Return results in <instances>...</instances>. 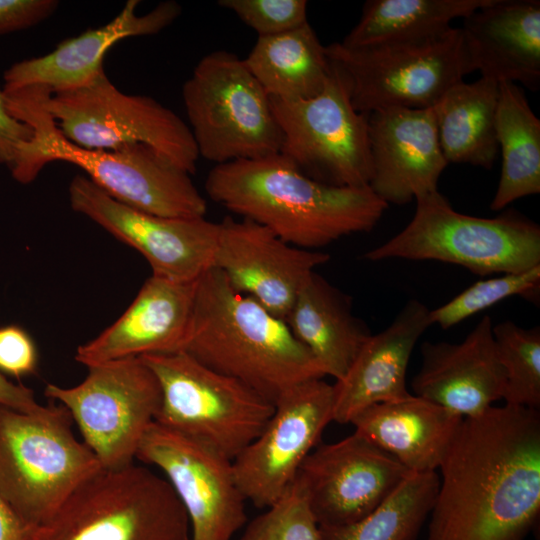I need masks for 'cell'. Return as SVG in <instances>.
I'll return each instance as SVG.
<instances>
[{
	"label": "cell",
	"mask_w": 540,
	"mask_h": 540,
	"mask_svg": "<svg viewBox=\"0 0 540 540\" xmlns=\"http://www.w3.org/2000/svg\"><path fill=\"white\" fill-rule=\"evenodd\" d=\"M333 385L310 379L284 391L261 433L232 461L237 485L257 508L276 503L333 421Z\"/></svg>",
	"instance_id": "cell-14"
},
{
	"label": "cell",
	"mask_w": 540,
	"mask_h": 540,
	"mask_svg": "<svg viewBox=\"0 0 540 540\" xmlns=\"http://www.w3.org/2000/svg\"><path fill=\"white\" fill-rule=\"evenodd\" d=\"M341 72L354 109L430 108L470 73L460 28L435 35L348 48L326 46Z\"/></svg>",
	"instance_id": "cell-8"
},
{
	"label": "cell",
	"mask_w": 540,
	"mask_h": 540,
	"mask_svg": "<svg viewBox=\"0 0 540 540\" xmlns=\"http://www.w3.org/2000/svg\"><path fill=\"white\" fill-rule=\"evenodd\" d=\"M205 189L212 201L240 218L307 250L372 230L388 207L368 186L318 182L279 153L214 165Z\"/></svg>",
	"instance_id": "cell-2"
},
{
	"label": "cell",
	"mask_w": 540,
	"mask_h": 540,
	"mask_svg": "<svg viewBox=\"0 0 540 540\" xmlns=\"http://www.w3.org/2000/svg\"><path fill=\"white\" fill-rule=\"evenodd\" d=\"M428 540H524L540 513V413L464 417L439 467Z\"/></svg>",
	"instance_id": "cell-1"
},
{
	"label": "cell",
	"mask_w": 540,
	"mask_h": 540,
	"mask_svg": "<svg viewBox=\"0 0 540 540\" xmlns=\"http://www.w3.org/2000/svg\"><path fill=\"white\" fill-rule=\"evenodd\" d=\"M190 524L170 483L134 463L100 469L26 540H190Z\"/></svg>",
	"instance_id": "cell-6"
},
{
	"label": "cell",
	"mask_w": 540,
	"mask_h": 540,
	"mask_svg": "<svg viewBox=\"0 0 540 540\" xmlns=\"http://www.w3.org/2000/svg\"><path fill=\"white\" fill-rule=\"evenodd\" d=\"M243 61L270 98L285 101L319 94L332 70L326 46L308 22L281 34L258 37Z\"/></svg>",
	"instance_id": "cell-27"
},
{
	"label": "cell",
	"mask_w": 540,
	"mask_h": 540,
	"mask_svg": "<svg viewBox=\"0 0 540 540\" xmlns=\"http://www.w3.org/2000/svg\"><path fill=\"white\" fill-rule=\"evenodd\" d=\"M58 6L55 0H0V36L39 24Z\"/></svg>",
	"instance_id": "cell-37"
},
{
	"label": "cell",
	"mask_w": 540,
	"mask_h": 540,
	"mask_svg": "<svg viewBox=\"0 0 540 540\" xmlns=\"http://www.w3.org/2000/svg\"><path fill=\"white\" fill-rule=\"evenodd\" d=\"M0 405L24 413H37L45 405L37 402L33 390L9 381L0 371Z\"/></svg>",
	"instance_id": "cell-39"
},
{
	"label": "cell",
	"mask_w": 540,
	"mask_h": 540,
	"mask_svg": "<svg viewBox=\"0 0 540 540\" xmlns=\"http://www.w3.org/2000/svg\"><path fill=\"white\" fill-rule=\"evenodd\" d=\"M181 351L273 403L294 385L325 376L285 320L234 290L214 267L197 280Z\"/></svg>",
	"instance_id": "cell-3"
},
{
	"label": "cell",
	"mask_w": 540,
	"mask_h": 540,
	"mask_svg": "<svg viewBox=\"0 0 540 540\" xmlns=\"http://www.w3.org/2000/svg\"><path fill=\"white\" fill-rule=\"evenodd\" d=\"M429 312L411 299L385 329L371 334L345 375L333 384V421L348 424L372 405L411 395L406 373L417 341L432 325Z\"/></svg>",
	"instance_id": "cell-23"
},
{
	"label": "cell",
	"mask_w": 540,
	"mask_h": 540,
	"mask_svg": "<svg viewBox=\"0 0 540 540\" xmlns=\"http://www.w3.org/2000/svg\"><path fill=\"white\" fill-rule=\"evenodd\" d=\"M240 540H324L295 479L285 494L266 511L250 521Z\"/></svg>",
	"instance_id": "cell-34"
},
{
	"label": "cell",
	"mask_w": 540,
	"mask_h": 540,
	"mask_svg": "<svg viewBox=\"0 0 540 540\" xmlns=\"http://www.w3.org/2000/svg\"><path fill=\"white\" fill-rule=\"evenodd\" d=\"M369 188L389 204L404 205L438 190L448 165L440 148L434 107L389 108L368 114Z\"/></svg>",
	"instance_id": "cell-19"
},
{
	"label": "cell",
	"mask_w": 540,
	"mask_h": 540,
	"mask_svg": "<svg viewBox=\"0 0 540 540\" xmlns=\"http://www.w3.org/2000/svg\"><path fill=\"white\" fill-rule=\"evenodd\" d=\"M463 417L424 398L372 405L350 422L356 433L393 455L411 472L439 469Z\"/></svg>",
	"instance_id": "cell-25"
},
{
	"label": "cell",
	"mask_w": 540,
	"mask_h": 540,
	"mask_svg": "<svg viewBox=\"0 0 540 540\" xmlns=\"http://www.w3.org/2000/svg\"><path fill=\"white\" fill-rule=\"evenodd\" d=\"M399 460L366 437L353 434L319 443L296 476L319 527L361 520L411 474Z\"/></svg>",
	"instance_id": "cell-17"
},
{
	"label": "cell",
	"mask_w": 540,
	"mask_h": 540,
	"mask_svg": "<svg viewBox=\"0 0 540 540\" xmlns=\"http://www.w3.org/2000/svg\"><path fill=\"white\" fill-rule=\"evenodd\" d=\"M30 528L0 495V540H26Z\"/></svg>",
	"instance_id": "cell-40"
},
{
	"label": "cell",
	"mask_w": 540,
	"mask_h": 540,
	"mask_svg": "<svg viewBox=\"0 0 540 540\" xmlns=\"http://www.w3.org/2000/svg\"><path fill=\"white\" fill-rule=\"evenodd\" d=\"M218 3L256 31L258 37L281 34L308 22L305 0H220Z\"/></svg>",
	"instance_id": "cell-35"
},
{
	"label": "cell",
	"mask_w": 540,
	"mask_h": 540,
	"mask_svg": "<svg viewBox=\"0 0 540 540\" xmlns=\"http://www.w3.org/2000/svg\"><path fill=\"white\" fill-rule=\"evenodd\" d=\"M37 350L30 336L20 327L0 328V371L14 377L35 372Z\"/></svg>",
	"instance_id": "cell-36"
},
{
	"label": "cell",
	"mask_w": 540,
	"mask_h": 540,
	"mask_svg": "<svg viewBox=\"0 0 540 540\" xmlns=\"http://www.w3.org/2000/svg\"><path fill=\"white\" fill-rule=\"evenodd\" d=\"M32 137V127L10 112L3 86L0 85V164L10 170L20 145L29 142Z\"/></svg>",
	"instance_id": "cell-38"
},
{
	"label": "cell",
	"mask_w": 540,
	"mask_h": 540,
	"mask_svg": "<svg viewBox=\"0 0 540 540\" xmlns=\"http://www.w3.org/2000/svg\"><path fill=\"white\" fill-rule=\"evenodd\" d=\"M161 388L155 422L233 461L263 430L274 403L180 351L141 356Z\"/></svg>",
	"instance_id": "cell-9"
},
{
	"label": "cell",
	"mask_w": 540,
	"mask_h": 540,
	"mask_svg": "<svg viewBox=\"0 0 540 540\" xmlns=\"http://www.w3.org/2000/svg\"><path fill=\"white\" fill-rule=\"evenodd\" d=\"M139 3L128 0L108 23L64 40L46 55L14 63L4 72L3 90L42 87L54 93L86 86L104 72V58L117 42L157 34L181 14L175 1L161 2L145 14H138Z\"/></svg>",
	"instance_id": "cell-20"
},
{
	"label": "cell",
	"mask_w": 540,
	"mask_h": 540,
	"mask_svg": "<svg viewBox=\"0 0 540 540\" xmlns=\"http://www.w3.org/2000/svg\"><path fill=\"white\" fill-rule=\"evenodd\" d=\"M436 471L412 472L398 488L359 521L321 528L324 540H415L438 491Z\"/></svg>",
	"instance_id": "cell-31"
},
{
	"label": "cell",
	"mask_w": 540,
	"mask_h": 540,
	"mask_svg": "<svg viewBox=\"0 0 540 540\" xmlns=\"http://www.w3.org/2000/svg\"><path fill=\"white\" fill-rule=\"evenodd\" d=\"M87 368V376L78 385L65 388L49 383L44 394L69 411L102 469L129 466L159 411L158 379L141 357Z\"/></svg>",
	"instance_id": "cell-12"
},
{
	"label": "cell",
	"mask_w": 540,
	"mask_h": 540,
	"mask_svg": "<svg viewBox=\"0 0 540 540\" xmlns=\"http://www.w3.org/2000/svg\"><path fill=\"white\" fill-rule=\"evenodd\" d=\"M484 316L459 343L424 342L421 366L411 382L413 395L460 415H479L503 398L505 371Z\"/></svg>",
	"instance_id": "cell-21"
},
{
	"label": "cell",
	"mask_w": 540,
	"mask_h": 540,
	"mask_svg": "<svg viewBox=\"0 0 540 540\" xmlns=\"http://www.w3.org/2000/svg\"><path fill=\"white\" fill-rule=\"evenodd\" d=\"M218 224L212 267L234 290L286 320L304 281L330 256L290 245L246 218L228 216Z\"/></svg>",
	"instance_id": "cell-18"
},
{
	"label": "cell",
	"mask_w": 540,
	"mask_h": 540,
	"mask_svg": "<svg viewBox=\"0 0 540 540\" xmlns=\"http://www.w3.org/2000/svg\"><path fill=\"white\" fill-rule=\"evenodd\" d=\"M331 66L319 94L295 101L270 98L281 136L279 154L318 182L369 187L368 114L354 109L341 72Z\"/></svg>",
	"instance_id": "cell-13"
},
{
	"label": "cell",
	"mask_w": 540,
	"mask_h": 540,
	"mask_svg": "<svg viewBox=\"0 0 540 540\" xmlns=\"http://www.w3.org/2000/svg\"><path fill=\"white\" fill-rule=\"evenodd\" d=\"M136 459L165 474L186 511L190 540H232L247 522L232 461L208 445L154 421Z\"/></svg>",
	"instance_id": "cell-15"
},
{
	"label": "cell",
	"mask_w": 540,
	"mask_h": 540,
	"mask_svg": "<svg viewBox=\"0 0 540 540\" xmlns=\"http://www.w3.org/2000/svg\"><path fill=\"white\" fill-rule=\"evenodd\" d=\"M492 0H369L358 23L340 42L348 48L438 34Z\"/></svg>",
	"instance_id": "cell-30"
},
{
	"label": "cell",
	"mask_w": 540,
	"mask_h": 540,
	"mask_svg": "<svg viewBox=\"0 0 540 540\" xmlns=\"http://www.w3.org/2000/svg\"><path fill=\"white\" fill-rule=\"evenodd\" d=\"M415 200L408 225L367 251L365 259L440 261L482 277L522 272L540 264V227L524 216L511 212L495 218L462 214L438 190Z\"/></svg>",
	"instance_id": "cell-7"
},
{
	"label": "cell",
	"mask_w": 540,
	"mask_h": 540,
	"mask_svg": "<svg viewBox=\"0 0 540 540\" xmlns=\"http://www.w3.org/2000/svg\"><path fill=\"white\" fill-rule=\"evenodd\" d=\"M469 72L540 87V1L492 0L460 28Z\"/></svg>",
	"instance_id": "cell-24"
},
{
	"label": "cell",
	"mask_w": 540,
	"mask_h": 540,
	"mask_svg": "<svg viewBox=\"0 0 540 540\" xmlns=\"http://www.w3.org/2000/svg\"><path fill=\"white\" fill-rule=\"evenodd\" d=\"M10 112L33 129L20 145L12 177L34 181L49 163L62 161L82 169L113 199L137 210L172 218L205 217L207 204L189 174L142 144L110 150L87 149L66 139L46 112L39 87L4 91Z\"/></svg>",
	"instance_id": "cell-4"
},
{
	"label": "cell",
	"mask_w": 540,
	"mask_h": 540,
	"mask_svg": "<svg viewBox=\"0 0 540 540\" xmlns=\"http://www.w3.org/2000/svg\"><path fill=\"white\" fill-rule=\"evenodd\" d=\"M499 83L481 77L452 86L433 106L440 148L447 163L491 169L497 154Z\"/></svg>",
	"instance_id": "cell-28"
},
{
	"label": "cell",
	"mask_w": 540,
	"mask_h": 540,
	"mask_svg": "<svg viewBox=\"0 0 540 540\" xmlns=\"http://www.w3.org/2000/svg\"><path fill=\"white\" fill-rule=\"evenodd\" d=\"M74 211L139 251L152 275L180 282L197 280L213 265L219 224L200 218H172L146 213L110 197L87 176L69 185Z\"/></svg>",
	"instance_id": "cell-16"
},
{
	"label": "cell",
	"mask_w": 540,
	"mask_h": 540,
	"mask_svg": "<svg viewBox=\"0 0 540 540\" xmlns=\"http://www.w3.org/2000/svg\"><path fill=\"white\" fill-rule=\"evenodd\" d=\"M197 280L180 282L152 275L120 318L77 348L75 360L89 367L122 358L180 352Z\"/></svg>",
	"instance_id": "cell-22"
},
{
	"label": "cell",
	"mask_w": 540,
	"mask_h": 540,
	"mask_svg": "<svg viewBox=\"0 0 540 540\" xmlns=\"http://www.w3.org/2000/svg\"><path fill=\"white\" fill-rule=\"evenodd\" d=\"M39 88L46 112L70 142L100 150L142 144L188 174L195 172L200 156L189 126L157 100L122 92L105 71L77 89Z\"/></svg>",
	"instance_id": "cell-11"
},
{
	"label": "cell",
	"mask_w": 540,
	"mask_h": 540,
	"mask_svg": "<svg viewBox=\"0 0 540 540\" xmlns=\"http://www.w3.org/2000/svg\"><path fill=\"white\" fill-rule=\"evenodd\" d=\"M500 362L505 371V404L540 407V327L530 329L512 321L492 328Z\"/></svg>",
	"instance_id": "cell-32"
},
{
	"label": "cell",
	"mask_w": 540,
	"mask_h": 540,
	"mask_svg": "<svg viewBox=\"0 0 540 540\" xmlns=\"http://www.w3.org/2000/svg\"><path fill=\"white\" fill-rule=\"evenodd\" d=\"M285 321L325 376L335 380L345 375L372 334L353 314L350 297L315 271L304 281Z\"/></svg>",
	"instance_id": "cell-26"
},
{
	"label": "cell",
	"mask_w": 540,
	"mask_h": 540,
	"mask_svg": "<svg viewBox=\"0 0 540 540\" xmlns=\"http://www.w3.org/2000/svg\"><path fill=\"white\" fill-rule=\"evenodd\" d=\"M539 290L540 264L522 272L482 279L442 306L430 310V321L432 325L448 329L511 296L536 301Z\"/></svg>",
	"instance_id": "cell-33"
},
{
	"label": "cell",
	"mask_w": 540,
	"mask_h": 540,
	"mask_svg": "<svg viewBox=\"0 0 540 540\" xmlns=\"http://www.w3.org/2000/svg\"><path fill=\"white\" fill-rule=\"evenodd\" d=\"M182 97L199 156L214 165L279 153L270 97L237 55H205L185 81Z\"/></svg>",
	"instance_id": "cell-10"
},
{
	"label": "cell",
	"mask_w": 540,
	"mask_h": 540,
	"mask_svg": "<svg viewBox=\"0 0 540 540\" xmlns=\"http://www.w3.org/2000/svg\"><path fill=\"white\" fill-rule=\"evenodd\" d=\"M495 126L502 165L490 208L498 211L540 192V120L515 83H499Z\"/></svg>",
	"instance_id": "cell-29"
},
{
	"label": "cell",
	"mask_w": 540,
	"mask_h": 540,
	"mask_svg": "<svg viewBox=\"0 0 540 540\" xmlns=\"http://www.w3.org/2000/svg\"><path fill=\"white\" fill-rule=\"evenodd\" d=\"M73 419L50 401L37 413L0 405V495L32 529L101 468L72 432Z\"/></svg>",
	"instance_id": "cell-5"
}]
</instances>
